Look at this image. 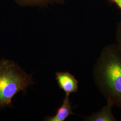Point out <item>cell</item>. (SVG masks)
<instances>
[{
    "instance_id": "obj_4",
    "label": "cell",
    "mask_w": 121,
    "mask_h": 121,
    "mask_svg": "<svg viewBox=\"0 0 121 121\" xmlns=\"http://www.w3.org/2000/svg\"><path fill=\"white\" fill-rule=\"evenodd\" d=\"M74 114L72 111L71 105L69 100V96L65 95L62 104L56 110L55 115L50 117H46L44 121H64L69 117V115Z\"/></svg>"
},
{
    "instance_id": "obj_8",
    "label": "cell",
    "mask_w": 121,
    "mask_h": 121,
    "mask_svg": "<svg viewBox=\"0 0 121 121\" xmlns=\"http://www.w3.org/2000/svg\"><path fill=\"white\" fill-rule=\"evenodd\" d=\"M111 2L115 3L121 10V0H110Z\"/></svg>"
},
{
    "instance_id": "obj_7",
    "label": "cell",
    "mask_w": 121,
    "mask_h": 121,
    "mask_svg": "<svg viewBox=\"0 0 121 121\" xmlns=\"http://www.w3.org/2000/svg\"><path fill=\"white\" fill-rule=\"evenodd\" d=\"M116 39L117 44L121 49V22H119L117 26L116 32Z\"/></svg>"
},
{
    "instance_id": "obj_1",
    "label": "cell",
    "mask_w": 121,
    "mask_h": 121,
    "mask_svg": "<svg viewBox=\"0 0 121 121\" xmlns=\"http://www.w3.org/2000/svg\"><path fill=\"white\" fill-rule=\"evenodd\" d=\"M92 73L95 85L107 102L121 107V49L117 44L103 48Z\"/></svg>"
},
{
    "instance_id": "obj_3",
    "label": "cell",
    "mask_w": 121,
    "mask_h": 121,
    "mask_svg": "<svg viewBox=\"0 0 121 121\" xmlns=\"http://www.w3.org/2000/svg\"><path fill=\"white\" fill-rule=\"evenodd\" d=\"M56 80L61 89L65 92V95L77 92L78 82L77 79L69 72H57L56 73Z\"/></svg>"
},
{
    "instance_id": "obj_2",
    "label": "cell",
    "mask_w": 121,
    "mask_h": 121,
    "mask_svg": "<svg viewBox=\"0 0 121 121\" xmlns=\"http://www.w3.org/2000/svg\"><path fill=\"white\" fill-rule=\"evenodd\" d=\"M34 83L31 74L26 73L16 62L0 60V109L12 106V100L17 93L25 92Z\"/></svg>"
},
{
    "instance_id": "obj_6",
    "label": "cell",
    "mask_w": 121,
    "mask_h": 121,
    "mask_svg": "<svg viewBox=\"0 0 121 121\" xmlns=\"http://www.w3.org/2000/svg\"><path fill=\"white\" fill-rule=\"evenodd\" d=\"M22 6H46L54 4H63L65 0H14Z\"/></svg>"
},
{
    "instance_id": "obj_5",
    "label": "cell",
    "mask_w": 121,
    "mask_h": 121,
    "mask_svg": "<svg viewBox=\"0 0 121 121\" xmlns=\"http://www.w3.org/2000/svg\"><path fill=\"white\" fill-rule=\"evenodd\" d=\"M113 106L112 104L107 102L106 104L98 112L85 117V119L88 121H117V119L112 113Z\"/></svg>"
}]
</instances>
